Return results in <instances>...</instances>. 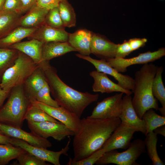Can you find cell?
<instances>
[{
    "mask_svg": "<svg viewBox=\"0 0 165 165\" xmlns=\"http://www.w3.org/2000/svg\"><path fill=\"white\" fill-rule=\"evenodd\" d=\"M121 122L119 118L80 119L79 128L73 141L74 157L70 159L82 160L100 148Z\"/></svg>",
    "mask_w": 165,
    "mask_h": 165,
    "instance_id": "cell-1",
    "label": "cell"
},
{
    "mask_svg": "<svg viewBox=\"0 0 165 165\" xmlns=\"http://www.w3.org/2000/svg\"><path fill=\"white\" fill-rule=\"evenodd\" d=\"M42 69L54 100L60 106L79 118L87 106L98 100L99 94L79 91L64 83L58 76L55 69L49 63Z\"/></svg>",
    "mask_w": 165,
    "mask_h": 165,
    "instance_id": "cell-2",
    "label": "cell"
},
{
    "mask_svg": "<svg viewBox=\"0 0 165 165\" xmlns=\"http://www.w3.org/2000/svg\"><path fill=\"white\" fill-rule=\"evenodd\" d=\"M158 68L152 63L145 64L135 73L132 102L141 119L148 110L152 108L158 110L159 108L157 100L153 96L152 90L153 80Z\"/></svg>",
    "mask_w": 165,
    "mask_h": 165,
    "instance_id": "cell-3",
    "label": "cell"
},
{
    "mask_svg": "<svg viewBox=\"0 0 165 165\" xmlns=\"http://www.w3.org/2000/svg\"><path fill=\"white\" fill-rule=\"evenodd\" d=\"M31 105L23 85L13 88L6 102L0 109V123L21 128Z\"/></svg>",
    "mask_w": 165,
    "mask_h": 165,
    "instance_id": "cell-4",
    "label": "cell"
},
{
    "mask_svg": "<svg viewBox=\"0 0 165 165\" xmlns=\"http://www.w3.org/2000/svg\"><path fill=\"white\" fill-rule=\"evenodd\" d=\"M38 67L30 57L19 51L14 64L3 73L0 82L1 87L4 90L11 91L15 87L23 85Z\"/></svg>",
    "mask_w": 165,
    "mask_h": 165,
    "instance_id": "cell-5",
    "label": "cell"
},
{
    "mask_svg": "<svg viewBox=\"0 0 165 165\" xmlns=\"http://www.w3.org/2000/svg\"><path fill=\"white\" fill-rule=\"evenodd\" d=\"M144 141L137 139L131 142L124 151L119 152L116 150L105 152L97 161V165L113 163L118 165H139L136 161L143 153L146 152Z\"/></svg>",
    "mask_w": 165,
    "mask_h": 165,
    "instance_id": "cell-6",
    "label": "cell"
},
{
    "mask_svg": "<svg viewBox=\"0 0 165 165\" xmlns=\"http://www.w3.org/2000/svg\"><path fill=\"white\" fill-rule=\"evenodd\" d=\"M28 124L32 133L46 139L51 137L56 140L61 141L75 134L73 131L60 122H28Z\"/></svg>",
    "mask_w": 165,
    "mask_h": 165,
    "instance_id": "cell-7",
    "label": "cell"
},
{
    "mask_svg": "<svg viewBox=\"0 0 165 165\" xmlns=\"http://www.w3.org/2000/svg\"><path fill=\"white\" fill-rule=\"evenodd\" d=\"M120 92L98 102L91 115L90 119H111L119 117L123 106V96Z\"/></svg>",
    "mask_w": 165,
    "mask_h": 165,
    "instance_id": "cell-8",
    "label": "cell"
},
{
    "mask_svg": "<svg viewBox=\"0 0 165 165\" xmlns=\"http://www.w3.org/2000/svg\"><path fill=\"white\" fill-rule=\"evenodd\" d=\"M71 141L69 138L65 147L57 152L50 150L47 148L35 146L22 140L15 138H11L10 144L21 148L42 160L49 162L54 165H60V157L62 155L68 156L67 152L69 148Z\"/></svg>",
    "mask_w": 165,
    "mask_h": 165,
    "instance_id": "cell-9",
    "label": "cell"
},
{
    "mask_svg": "<svg viewBox=\"0 0 165 165\" xmlns=\"http://www.w3.org/2000/svg\"><path fill=\"white\" fill-rule=\"evenodd\" d=\"M31 105L41 109L49 115L59 121L75 133L79 130L80 119L75 114L60 106L54 107L29 98Z\"/></svg>",
    "mask_w": 165,
    "mask_h": 165,
    "instance_id": "cell-10",
    "label": "cell"
},
{
    "mask_svg": "<svg viewBox=\"0 0 165 165\" xmlns=\"http://www.w3.org/2000/svg\"><path fill=\"white\" fill-rule=\"evenodd\" d=\"M165 55V48L162 47L154 52L148 51L137 56L126 59L114 58L106 60L108 64L119 72H124L127 68L136 64H145L158 60Z\"/></svg>",
    "mask_w": 165,
    "mask_h": 165,
    "instance_id": "cell-11",
    "label": "cell"
},
{
    "mask_svg": "<svg viewBox=\"0 0 165 165\" xmlns=\"http://www.w3.org/2000/svg\"><path fill=\"white\" fill-rule=\"evenodd\" d=\"M76 56L80 58L86 60L92 64L98 72L104 73L112 76L118 82V84L125 89L132 90L134 86V79L128 75L123 74L110 66L104 59L99 60L94 59L89 56H85L79 53Z\"/></svg>",
    "mask_w": 165,
    "mask_h": 165,
    "instance_id": "cell-12",
    "label": "cell"
},
{
    "mask_svg": "<svg viewBox=\"0 0 165 165\" xmlns=\"http://www.w3.org/2000/svg\"><path fill=\"white\" fill-rule=\"evenodd\" d=\"M136 132L134 129L121 122L101 148L105 152L119 149H127Z\"/></svg>",
    "mask_w": 165,
    "mask_h": 165,
    "instance_id": "cell-13",
    "label": "cell"
},
{
    "mask_svg": "<svg viewBox=\"0 0 165 165\" xmlns=\"http://www.w3.org/2000/svg\"><path fill=\"white\" fill-rule=\"evenodd\" d=\"M0 130L4 135L22 140L35 146L47 148L51 147L52 145L47 139L32 132L28 133L21 128L13 125L0 123Z\"/></svg>",
    "mask_w": 165,
    "mask_h": 165,
    "instance_id": "cell-14",
    "label": "cell"
},
{
    "mask_svg": "<svg viewBox=\"0 0 165 165\" xmlns=\"http://www.w3.org/2000/svg\"><path fill=\"white\" fill-rule=\"evenodd\" d=\"M132 98L131 95H126L123 97V109L119 118L121 123L145 135V122L137 115L132 105Z\"/></svg>",
    "mask_w": 165,
    "mask_h": 165,
    "instance_id": "cell-15",
    "label": "cell"
},
{
    "mask_svg": "<svg viewBox=\"0 0 165 165\" xmlns=\"http://www.w3.org/2000/svg\"><path fill=\"white\" fill-rule=\"evenodd\" d=\"M44 43L35 39L20 42L9 48L15 49L30 57L40 67L43 68L49 61H44L42 57V50Z\"/></svg>",
    "mask_w": 165,
    "mask_h": 165,
    "instance_id": "cell-16",
    "label": "cell"
},
{
    "mask_svg": "<svg viewBox=\"0 0 165 165\" xmlns=\"http://www.w3.org/2000/svg\"><path fill=\"white\" fill-rule=\"evenodd\" d=\"M90 75L94 80L92 86V90L95 92L111 93L114 92L123 93L127 95H131L132 92L124 89L112 81L104 73L94 70L90 73Z\"/></svg>",
    "mask_w": 165,
    "mask_h": 165,
    "instance_id": "cell-17",
    "label": "cell"
},
{
    "mask_svg": "<svg viewBox=\"0 0 165 165\" xmlns=\"http://www.w3.org/2000/svg\"><path fill=\"white\" fill-rule=\"evenodd\" d=\"M118 44L98 34L93 33L90 45L91 53L107 60L115 58Z\"/></svg>",
    "mask_w": 165,
    "mask_h": 165,
    "instance_id": "cell-18",
    "label": "cell"
},
{
    "mask_svg": "<svg viewBox=\"0 0 165 165\" xmlns=\"http://www.w3.org/2000/svg\"><path fill=\"white\" fill-rule=\"evenodd\" d=\"M69 34L65 29L55 28L44 24L37 28L30 38L43 43L51 42H68Z\"/></svg>",
    "mask_w": 165,
    "mask_h": 165,
    "instance_id": "cell-19",
    "label": "cell"
},
{
    "mask_svg": "<svg viewBox=\"0 0 165 165\" xmlns=\"http://www.w3.org/2000/svg\"><path fill=\"white\" fill-rule=\"evenodd\" d=\"M93 34L86 29H80L69 33L68 42L79 53L85 56L91 54L90 45Z\"/></svg>",
    "mask_w": 165,
    "mask_h": 165,
    "instance_id": "cell-20",
    "label": "cell"
},
{
    "mask_svg": "<svg viewBox=\"0 0 165 165\" xmlns=\"http://www.w3.org/2000/svg\"><path fill=\"white\" fill-rule=\"evenodd\" d=\"M49 10L36 4L22 15L19 19L18 26L27 28H38L45 24Z\"/></svg>",
    "mask_w": 165,
    "mask_h": 165,
    "instance_id": "cell-21",
    "label": "cell"
},
{
    "mask_svg": "<svg viewBox=\"0 0 165 165\" xmlns=\"http://www.w3.org/2000/svg\"><path fill=\"white\" fill-rule=\"evenodd\" d=\"M72 51L76 50L68 42H49L43 44L42 57L44 61H49L55 57Z\"/></svg>",
    "mask_w": 165,
    "mask_h": 165,
    "instance_id": "cell-22",
    "label": "cell"
},
{
    "mask_svg": "<svg viewBox=\"0 0 165 165\" xmlns=\"http://www.w3.org/2000/svg\"><path fill=\"white\" fill-rule=\"evenodd\" d=\"M46 82L44 71L39 67L28 77L23 85L27 95L31 98Z\"/></svg>",
    "mask_w": 165,
    "mask_h": 165,
    "instance_id": "cell-23",
    "label": "cell"
},
{
    "mask_svg": "<svg viewBox=\"0 0 165 165\" xmlns=\"http://www.w3.org/2000/svg\"><path fill=\"white\" fill-rule=\"evenodd\" d=\"M36 28L18 26L6 36L0 38V48H9L12 45L21 42L23 39L31 36Z\"/></svg>",
    "mask_w": 165,
    "mask_h": 165,
    "instance_id": "cell-24",
    "label": "cell"
},
{
    "mask_svg": "<svg viewBox=\"0 0 165 165\" xmlns=\"http://www.w3.org/2000/svg\"><path fill=\"white\" fill-rule=\"evenodd\" d=\"M22 15L13 11L0 10V38L18 26L19 20Z\"/></svg>",
    "mask_w": 165,
    "mask_h": 165,
    "instance_id": "cell-25",
    "label": "cell"
},
{
    "mask_svg": "<svg viewBox=\"0 0 165 165\" xmlns=\"http://www.w3.org/2000/svg\"><path fill=\"white\" fill-rule=\"evenodd\" d=\"M163 68L161 66L158 68L155 75L153 79L152 86L153 95L160 102L162 107L158 110L162 116H165V88L162 79V74Z\"/></svg>",
    "mask_w": 165,
    "mask_h": 165,
    "instance_id": "cell-26",
    "label": "cell"
},
{
    "mask_svg": "<svg viewBox=\"0 0 165 165\" xmlns=\"http://www.w3.org/2000/svg\"><path fill=\"white\" fill-rule=\"evenodd\" d=\"M144 141L147 154L153 165H163L164 163L161 160L157 152V143L158 140L157 135L153 131L146 135Z\"/></svg>",
    "mask_w": 165,
    "mask_h": 165,
    "instance_id": "cell-27",
    "label": "cell"
},
{
    "mask_svg": "<svg viewBox=\"0 0 165 165\" xmlns=\"http://www.w3.org/2000/svg\"><path fill=\"white\" fill-rule=\"evenodd\" d=\"M63 24L65 27L75 26L76 14L74 9L68 0H62L58 6Z\"/></svg>",
    "mask_w": 165,
    "mask_h": 165,
    "instance_id": "cell-28",
    "label": "cell"
},
{
    "mask_svg": "<svg viewBox=\"0 0 165 165\" xmlns=\"http://www.w3.org/2000/svg\"><path fill=\"white\" fill-rule=\"evenodd\" d=\"M26 152L21 148L11 144H0V165L8 164L11 160L16 159Z\"/></svg>",
    "mask_w": 165,
    "mask_h": 165,
    "instance_id": "cell-29",
    "label": "cell"
},
{
    "mask_svg": "<svg viewBox=\"0 0 165 165\" xmlns=\"http://www.w3.org/2000/svg\"><path fill=\"white\" fill-rule=\"evenodd\" d=\"M153 109L151 108L148 110L142 118L145 123V135L153 131L157 127L165 124V116L158 115Z\"/></svg>",
    "mask_w": 165,
    "mask_h": 165,
    "instance_id": "cell-30",
    "label": "cell"
},
{
    "mask_svg": "<svg viewBox=\"0 0 165 165\" xmlns=\"http://www.w3.org/2000/svg\"><path fill=\"white\" fill-rule=\"evenodd\" d=\"M24 119L28 122L39 123L46 121L59 122L43 110L31 104L26 111Z\"/></svg>",
    "mask_w": 165,
    "mask_h": 165,
    "instance_id": "cell-31",
    "label": "cell"
},
{
    "mask_svg": "<svg viewBox=\"0 0 165 165\" xmlns=\"http://www.w3.org/2000/svg\"><path fill=\"white\" fill-rule=\"evenodd\" d=\"M18 53L15 49L0 48V74L14 64Z\"/></svg>",
    "mask_w": 165,
    "mask_h": 165,
    "instance_id": "cell-32",
    "label": "cell"
},
{
    "mask_svg": "<svg viewBox=\"0 0 165 165\" xmlns=\"http://www.w3.org/2000/svg\"><path fill=\"white\" fill-rule=\"evenodd\" d=\"M50 92V87L47 82L43 87L31 98L50 106L59 107L60 106L57 102L51 97Z\"/></svg>",
    "mask_w": 165,
    "mask_h": 165,
    "instance_id": "cell-33",
    "label": "cell"
},
{
    "mask_svg": "<svg viewBox=\"0 0 165 165\" xmlns=\"http://www.w3.org/2000/svg\"><path fill=\"white\" fill-rule=\"evenodd\" d=\"M45 24L55 28L65 29L58 7L49 11L46 17Z\"/></svg>",
    "mask_w": 165,
    "mask_h": 165,
    "instance_id": "cell-34",
    "label": "cell"
},
{
    "mask_svg": "<svg viewBox=\"0 0 165 165\" xmlns=\"http://www.w3.org/2000/svg\"><path fill=\"white\" fill-rule=\"evenodd\" d=\"M105 152L101 147L88 156L84 159L77 161H73L70 159L67 163L68 165H93L104 154Z\"/></svg>",
    "mask_w": 165,
    "mask_h": 165,
    "instance_id": "cell-35",
    "label": "cell"
},
{
    "mask_svg": "<svg viewBox=\"0 0 165 165\" xmlns=\"http://www.w3.org/2000/svg\"><path fill=\"white\" fill-rule=\"evenodd\" d=\"M16 159L20 165H50L27 152L20 155Z\"/></svg>",
    "mask_w": 165,
    "mask_h": 165,
    "instance_id": "cell-36",
    "label": "cell"
},
{
    "mask_svg": "<svg viewBox=\"0 0 165 165\" xmlns=\"http://www.w3.org/2000/svg\"><path fill=\"white\" fill-rule=\"evenodd\" d=\"M132 51L128 41L125 40L122 43L118 44L115 58H125Z\"/></svg>",
    "mask_w": 165,
    "mask_h": 165,
    "instance_id": "cell-37",
    "label": "cell"
},
{
    "mask_svg": "<svg viewBox=\"0 0 165 165\" xmlns=\"http://www.w3.org/2000/svg\"><path fill=\"white\" fill-rule=\"evenodd\" d=\"M62 0H37L36 5L41 8L49 10L58 7Z\"/></svg>",
    "mask_w": 165,
    "mask_h": 165,
    "instance_id": "cell-38",
    "label": "cell"
},
{
    "mask_svg": "<svg viewBox=\"0 0 165 165\" xmlns=\"http://www.w3.org/2000/svg\"><path fill=\"white\" fill-rule=\"evenodd\" d=\"M37 0H18V13L22 15L26 13L36 4Z\"/></svg>",
    "mask_w": 165,
    "mask_h": 165,
    "instance_id": "cell-39",
    "label": "cell"
},
{
    "mask_svg": "<svg viewBox=\"0 0 165 165\" xmlns=\"http://www.w3.org/2000/svg\"><path fill=\"white\" fill-rule=\"evenodd\" d=\"M128 41L133 51L144 46L147 42V40L145 38H131Z\"/></svg>",
    "mask_w": 165,
    "mask_h": 165,
    "instance_id": "cell-40",
    "label": "cell"
},
{
    "mask_svg": "<svg viewBox=\"0 0 165 165\" xmlns=\"http://www.w3.org/2000/svg\"><path fill=\"white\" fill-rule=\"evenodd\" d=\"M18 0H5L2 9L13 11L18 13Z\"/></svg>",
    "mask_w": 165,
    "mask_h": 165,
    "instance_id": "cell-41",
    "label": "cell"
},
{
    "mask_svg": "<svg viewBox=\"0 0 165 165\" xmlns=\"http://www.w3.org/2000/svg\"><path fill=\"white\" fill-rule=\"evenodd\" d=\"M10 91H6L2 89L0 85V109L2 107L6 99L8 97Z\"/></svg>",
    "mask_w": 165,
    "mask_h": 165,
    "instance_id": "cell-42",
    "label": "cell"
},
{
    "mask_svg": "<svg viewBox=\"0 0 165 165\" xmlns=\"http://www.w3.org/2000/svg\"><path fill=\"white\" fill-rule=\"evenodd\" d=\"M11 138L8 137L3 134H0V144H10Z\"/></svg>",
    "mask_w": 165,
    "mask_h": 165,
    "instance_id": "cell-43",
    "label": "cell"
},
{
    "mask_svg": "<svg viewBox=\"0 0 165 165\" xmlns=\"http://www.w3.org/2000/svg\"><path fill=\"white\" fill-rule=\"evenodd\" d=\"M156 134H160L164 137L165 136V125L159 127L153 131Z\"/></svg>",
    "mask_w": 165,
    "mask_h": 165,
    "instance_id": "cell-44",
    "label": "cell"
},
{
    "mask_svg": "<svg viewBox=\"0 0 165 165\" xmlns=\"http://www.w3.org/2000/svg\"><path fill=\"white\" fill-rule=\"evenodd\" d=\"M5 0H0V10L2 8Z\"/></svg>",
    "mask_w": 165,
    "mask_h": 165,
    "instance_id": "cell-45",
    "label": "cell"
},
{
    "mask_svg": "<svg viewBox=\"0 0 165 165\" xmlns=\"http://www.w3.org/2000/svg\"><path fill=\"white\" fill-rule=\"evenodd\" d=\"M0 134H3L2 133V131L0 130Z\"/></svg>",
    "mask_w": 165,
    "mask_h": 165,
    "instance_id": "cell-46",
    "label": "cell"
},
{
    "mask_svg": "<svg viewBox=\"0 0 165 165\" xmlns=\"http://www.w3.org/2000/svg\"></svg>",
    "mask_w": 165,
    "mask_h": 165,
    "instance_id": "cell-47",
    "label": "cell"
}]
</instances>
